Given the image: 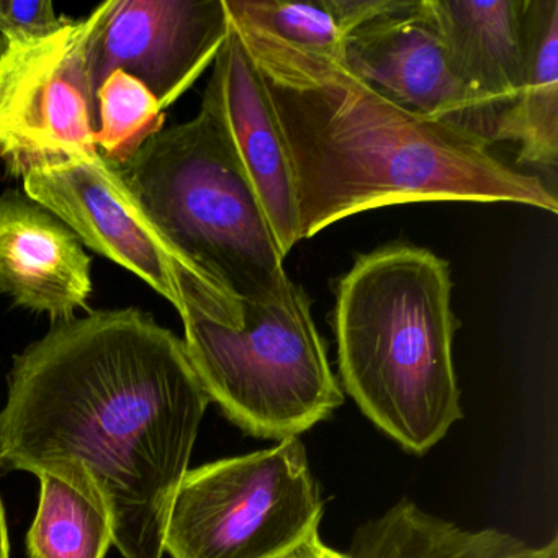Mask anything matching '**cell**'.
Segmentation results:
<instances>
[{
    "mask_svg": "<svg viewBox=\"0 0 558 558\" xmlns=\"http://www.w3.org/2000/svg\"><path fill=\"white\" fill-rule=\"evenodd\" d=\"M339 64L400 109L495 143L496 117L450 70L427 0H400L349 34Z\"/></svg>",
    "mask_w": 558,
    "mask_h": 558,
    "instance_id": "10",
    "label": "cell"
},
{
    "mask_svg": "<svg viewBox=\"0 0 558 558\" xmlns=\"http://www.w3.org/2000/svg\"><path fill=\"white\" fill-rule=\"evenodd\" d=\"M204 99L220 113L287 256L300 241L292 162L266 84L233 22Z\"/></svg>",
    "mask_w": 558,
    "mask_h": 558,
    "instance_id": "11",
    "label": "cell"
},
{
    "mask_svg": "<svg viewBox=\"0 0 558 558\" xmlns=\"http://www.w3.org/2000/svg\"><path fill=\"white\" fill-rule=\"evenodd\" d=\"M225 0H109L97 8L86 47L90 90L123 71L162 109L191 89L230 35Z\"/></svg>",
    "mask_w": 558,
    "mask_h": 558,
    "instance_id": "9",
    "label": "cell"
},
{
    "mask_svg": "<svg viewBox=\"0 0 558 558\" xmlns=\"http://www.w3.org/2000/svg\"><path fill=\"white\" fill-rule=\"evenodd\" d=\"M24 194L60 218L83 246L148 283L181 316L225 293L168 243L100 153L32 171Z\"/></svg>",
    "mask_w": 558,
    "mask_h": 558,
    "instance_id": "8",
    "label": "cell"
},
{
    "mask_svg": "<svg viewBox=\"0 0 558 558\" xmlns=\"http://www.w3.org/2000/svg\"><path fill=\"white\" fill-rule=\"evenodd\" d=\"M8 381L0 473L63 480L107 515L123 558H165L210 404L182 339L143 310H99L54 323Z\"/></svg>",
    "mask_w": 558,
    "mask_h": 558,
    "instance_id": "1",
    "label": "cell"
},
{
    "mask_svg": "<svg viewBox=\"0 0 558 558\" xmlns=\"http://www.w3.org/2000/svg\"><path fill=\"white\" fill-rule=\"evenodd\" d=\"M230 19L306 53L341 63L344 41L357 28L351 0H225Z\"/></svg>",
    "mask_w": 558,
    "mask_h": 558,
    "instance_id": "16",
    "label": "cell"
},
{
    "mask_svg": "<svg viewBox=\"0 0 558 558\" xmlns=\"http://www.w3.org/2000/svg\"><path fill=\"white\" fill-rule=\"evenodd\" d=\"M351 558H558L557 537L541 547L499 531H470L421 509L411 499L355 531Z\"/></svg>",
    "mask_w": 558,
    "mask_h": 558,
    "instance_id": "15",
    "label": "cell"
},
{
    "mask_svg": "<svg viewBox=\"0 0 558 558\" xmlns=\"http://www.w3.org/2000/svg\"><path fill=\"white\" fill-rule=\"evenodd\" d=\"M119 171L168 243L221 292L260 300L290 282L259 195L208 100Z\"/></svg>",
    "mask_w": 558,
    "mask_h": 558,
    "instance_id": "4",
    "label": "cell"
},
{
    "mask_svg": "<svg viewBox=\"0 0 558 558\" xmlns=\"http://www.w3.org/2000/svg\"><path fill=\"white\" fill-rule=\"evenodd\" d=\"M181 319L208 400L247 436L300 437L344 403L312 302L292 280L267 299L221 296Z\"/></svg>",
    "mask_w": 558,
    "mask_h": 558,
    "instance_id": "5",
    "label": "cell"
},
{
    "mask_svg": "<svg viewBox=\"0 0 558 558\" xmlns=\"http://www.w3.org/2000/svg\"><path fill=\"white\" fill-rule=\"evenodd\" d=\"M427 8L450 70L498 125L521 77L524 0H427Z\"/></svg>",
    "mask_w": 558,
    "mask_h": 558,
    "instance_id": "13",
    "label": "cell"
},
{
    "mask_svg": "<svg viewBox=\"0 0 558 558\" xmlns=\"http://www.w3.org/2000/svg\"><path fill=\"white\" fill-rule=\"evenodd\" d=\"M233 24L286 138L300 240L410 202H514L557 214L544 181L506 166L485 140L400 109L336 61Z\"/></svg>",
    "mask_w": 558,
    "mask_h": 558,
    "instance_id": "2",
    "label": "cell"
},
{
    "mask_svg": "<svg viewBox=\"0 0 558 558\" xmlns=\"http://www.w3.org/2000/svg\"><path fill=\"white\" fill-rule=\"evenodd\" d=\"M38 478L40 501L27 534L31 558H106L113 545L107 515L63 480Z\"/></svg>",
    "mask_w": 558,
    "mask_h": 558,
    "instance_id": "17",
    "label": "cell"
},
{
    "mask_svg": "<svg viewBox=\"0 0 558 558\" xmlns=\"http://www.w3.org/2000/svg\"><path fill=\"white\" fill-rule=\"evenodd\" d=\"M0 558H11L9 550L8 522H5L4 505L0 499Z\"/></svg>",
    "mask_w": 558,
    "mask_h": 558,
    "instance_id": "21",
    "label": "cell"
},
{
    "mask_svg": "<svg viewBox=\"0 0 558 558\" xmlns=\"http://www.w3.org/2000/svg\"><path fill=\"white\" fill-rule=\"evenodd\" d=\"M97 8L45 37L0 35V161L9 174L99 153L86 47Z\"/></svg>",
    "mask_w": 558,
    "mask_h": 558,
    "instance_id": "7",
    "label": "cell"
},
{
    "mask_svg": "<svg viewBox=\"0 0 558 558\" xmlns=\"http://www.w3.org/2000/svg\"><path fill=\"white\" fill-rule=\"evenodd\" d=\"M446 260L395 243L339 280L332 326L342 387L407 452L423 456L462 420Z\"/></svg>",
    "mask_w": 558,
    "mask_h": 558,
    "instance_id": "3",
    "label": "cell"
},
{
    "mask_svg": "<svg viewBox=\"0 0 558 558\" xmlns=\"http://www.w3.org/2000/svg\"><path fill=\"white\" fill-rule=\"evenodd\" d=\"M0 293L53 323L76 318L93 293L90 257L80 238L17 191L0 195Z\"/></svg>",
    "mask_w": 558,
    "mask_h": 558,
    "instance_id": "12",
    "label": "cell"
},
{
    "mask_svg": "<svg viewBox=\"0 0 558 558\" xmlns=\"http://www.w3.org/2000/svg\"><path fill=\"white\" fill-rule=\"evenodd\" d=\"M325 499L300 437L189 470L166 524L171 558H274L318 531Z\"/></svg>",
    "mask_w": 558,
    "mask_h": 558,
    "instance_id": "6",
    "label": "cell"
},
{
    "mask_svg": "<svg viewBox=\"0 0 558 558\" xmlns=\"http://www.w3.org/2000/svg\"><path fill=\"white\" fill-rule=\"evenodd\" d=\"M514 143L521 165L554 171L558 161V0H524L522 66L495 143Z\"/></svg>",
    "mask_w": 558,
    "mask_h": 558,
    "instance_id": "14",
    "label": "cell"
},
{
    "mask_svg": "<svg viewBox=\"0 0 558 558\" xmlns=\"http://www.w3.org/2000/svg\"><path fill=\"white\" fill-rule=\"evenodd\" d=\"M68 21L57 14L51 0H0V35L5 37H45Z\"/></svg>",
    "mask_w": 558,
    "mask_h": 558,
    "instance_id": "19",
    "label": "cell"
},
{
    "mask_svg": "<svg viewBox=\"0 0 558 558\" xmlns=\"http://www.w3.org/2000/svg\"><path fill=\"white\" fill-rule=\"evenodd\" d=\"M96 99L97 149L107 162L123 168L161 132L165 109L140 81L123 71L104 81Z\"/></svg>",
    "mask_w": 558,
    "mask_h": 558,
    "instance_id": "18",
    "label": "cell"
},
{
    "mask_svg": "<svg viewBox=\"0 0 558 558\" xmlns=\"http://www.w3.org/2000/svg\"><path fill=\"white\" fill-rule=\"evenodd\" d=\"M274 558H351V555L335 550V548L326 545L325 542L322 541V537H319L318 529V531L306 535L295 547Z\"/></svg>",
    "mask_w": 558,
    "mask_h": 558,
    "instance_id": "20",
    "label": "cell"
}]
</instances>
